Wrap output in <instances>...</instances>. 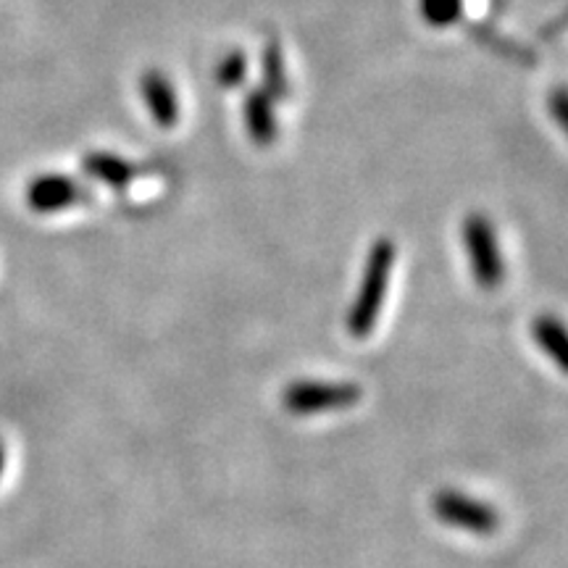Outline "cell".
<instances>
[{"instance_id": "1", "label": "cell", "mask_w": 568, "mask_h": 568, "mask_svg": "<svg viewBox=\"0 0 568 568\" xmlns=\"http://www.w3.org/2000/svg\"><path fill=\"white\" fill-rule=\"evenodd\" d=\"M395 264V245L389 240H376L368 253L364 280H361L358 295L347 311V332L355 339L368 337L379 322L382 305H385V295L389 287V274H393Z\"/></svg>"}, {"instance_id": "8", "label": "cell", "mask_w": 568, "mask_h": 568, "mask_svg": "<svg viewBox=\"0 0 568 568\" xmlns=\"http://www.w3.org/2000/svg\"><path fill=\"white\" fill-rule=\"evenodd\" d=\"M84 169H88V174L95 176V180L109 182L113 187H122V184H126L134 176L132 163H126L119 159V155L111 153H90L88 159H84Z\"/></svg>"}, {"instance_id": "6", "label": "cell", "mask_w": 568, "mask_h": 568, "mask_svg": "<svg viewBox=\"0 0 568 568\" xmlns=\"http://www.w3.org/2000/svg\"><path fill=\"white\" fill-rule=\"evenodd\" d=\"M140 95L155 124L163 126V130H172L180 122V98H176L174 84L163 71L151 69L140 77Z\"/></svg>"}, {"instance_id": "3", "label": "cell", "mask_w": 568, "mask_h": 568, "mask_svg": "<svg viewBox=\"0 0 568 568\" xmlns=\"http://www.w3.org/2000/svg\"><path fill=\"white\" fill-rule=\"evenodd\" d=\"M464 240L468 247V261H471L474 280L479 287L495 290L503 282L506 266H503L500 247H497L495 226L481 213H471L464 224Z\"/></svg>"}, {"instance_id": "2", "label": "cell", "mask_w": 568, "mask_h": 568, "mask_svg": "<svg viewBox=\"0 0 568 568\" xmlns=\"http://www.w3.org/2000/svg\"><path fill=\"white\" fill-rule=\"evenodd\" d=\"M361 395L364 389L353 382H293L282 393V403L290 414L311 416L351 408L361 400Z\"/></svg>"}, {"instance_id": "7", "label": "cell", "mask_w": 568, "mask_h": 568, "mask_svg": "<svg viewBox=\"0 0 568 568\" xmlns=\"http://www.w3.org/2000/svg\"><path fill=\"white\" fill-rule=\"evenodd\" d=\"M243 119L247 134H251V140L258 142V145H268V142L276 138L274 105L264 92H251V95L245 98Z\"/></svg>"}, {"instance_id": "11", "label": "cell", "mask_w": 568, "mask_h": 568, "mask_svg": "<svg viewBox=\"0 0 568 568\" xmlns=\"http://www.w3.org/2000/svg\"><path fill=\"white\" fill-rule=\"evenodd\" d=\"M245 71H247V59L243 51H232L226 53L216 67V80L222 88H237L240 82L245 80Z\"/></svg>"}, {"instance_id": "10", "label": "cell", "mask_w": 568, "mask_h": 568, "mask_svg": "<svg viewBox=\"0 0 568 568\" xmlns=\"http://www.w3.org/2000/svg\"><path fill=\"white\" fill-rule=\"evenodd\" d=\"M418 13L435 30L453 27L464 13V0H418Z\"/></svg>"}, {"instance_id": "12", "label": "cell", "mask_w": 568, "mask_h": 568, "mask_svg": "<svg viewBox=\"0 0 568 568\" xmlns=\"http://www.w3.org/2000/svg\"><path fill=\"white\" fill-rule=\"evenodd\" d=\"M3 466H6V450L3 445H0V474H3Z\"/></svg>"}, {"instance_id": "4", "label": "cell", "mask_w": 568, "mask_h": 568, "mask_svg": "<svg viewBox=\"0 0 568 568\" xmlns=\"http://www.w3.org/2000/svg\"><path fill=\"white\" fill-rule=\"evenodd\" d=\"M432 510L443 524L456 529H466L471 535H495L500 527V514L485 500L456 493V489H443L432 497Z\"/></svg>"}, {"instance_id": "5", "label": "cell", "mask_w": 568, "mask_h": 568, "mask_svg": "<svg viewBox=\"0 0 568 568\" xmlns=\"http://www.w3.org/2000/svg\"><path fill=\"white\" fill-rule=\"evenodd\" d=\"M82 201V187L71 176L40 174L27 187V205L38 213H59Z\"/></svg>"}, {"instance_id": "9", "label": "cell", "mask_w": 568, "mask_h": 568, "mask_svg": "<svg viewBox=\"0 0 568 568\" xmlns=\"http://www.w3.org/2000/svg\"><path fill=\"white\" fill-rule=\"evenodd\" d=\"M535 339L537 345L542 347V353L548 355L550 361H556L560 368L568 366L566 358V329L558 318L552 316H539L535 324Z\"/></svg>"}]
</instances>
